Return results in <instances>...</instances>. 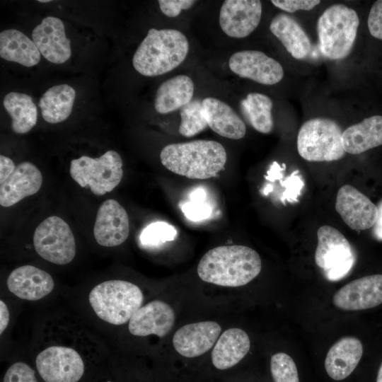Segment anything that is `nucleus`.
<instances>
[{
  "instance_id": "nucleus-47",
  "label": "nucleus",
  "mask_w": 382,
  "mask_h": 382,
  "mask_svg": "<svg viewBox=\"0 0 382 382\" xmlns=\"http://www.w3.org/2000/svg\"><path fill=\"white\" fill-rule=\"evenodd\" d=\"M37 1L40 3H48L50 1V0H38Z\"/></svg>"
},
{
  "instance_id": "nucleus-42",
  "label": "nucleus",
  "mask_w": 382,
  "mask_h": 382,
  "mask_svg": "<svg viewBox=\"0 0 382 382\" xmlns=\"http://www.w3.org/2000/svg\"><path fill=\"white\" fill-rule=\"evenodd\" d=\"M9 322V311L6 304L0 301V333L6 330Z\"/></svg>"
},
{
  "instance_id": "nucleus-16",
  "label": "nucleus",
  "mask_w": 382,
  "mask_h": 382,
  "mask_svg": "<svg viewBox=\"0 0 382 382\" xmlns=\"http://www.w3.org/2000/svg\"><path fill=\"white\" fill-rule=\"evenodd\" d=\"M32 39L40 54L53 64H63L71 57V42L59 18H44L33 29Z\"/></svg>"
},
{
  "instance_id": "nucleus-20",
  "label": "nucleus",
  "mask_w": 382,
  "mask_h": 382,
  "mask_svg": "<svg viewBox=\"0 0 382 382\" xmlns=\"http://www.w3.org/2000/svg\"><path fill=\"white\" fill-rule=\"evenodd\" d=\"M42 184L38 168L30 162L18 165L13 173L0 184V204L9 207L23 198L37 193Z\"/></svg>"
},
{
  "instance_id": "nucleus-23",
  "label": "nucleus",
  "mask_w": 382,
  "mask_h": 382,
  "mask_svg": "<svg viewBox=\"0 0 382 382\" xmlns=\"http://www.w3.org/2000/svg\"><path fill=\"white\" fill-rule=\"evenodd\" d=\"M270 30L294 58L303 59L310 54L311 40L292 16L283 13L277 14L270 24Z\"/></svg>"
},
{
  "instance_id": "nucleus-10",
  "label": "nucleus",
  "mask_w": 382,
  "mask_h": 382,
  "mask_svg": "<svg viewBox=\"0 0 382 382\" xmlns=\"http://www.w3.org/2000/svg\"><path fill=\"white\" fill-rule=\"evenodd\" d=\"M37 371L45 382H78L84 372L81 355L74 349L51 346L36 357Z\"/></svg>"
},
{
  "instance_id": "nucleus-7",
  "label": "nucleus",
  "mask_w": 382,
  "mask_h": 382,
  "mask_svg": "<svg viewBox=\"0 0 382 382\" xmlns=\"http://www.w3.org/2000/svg\"><path fill=\"white\" fill-rule=\"evenodd\" d=\"M122 160L120 154L109 150L99 158L82 156L71 161V178L81 187H89L96 195L111 192L123 176Z\"/></svg>"
},
{
  "instance_id": "nucleus-27",
  "label": "nucleus",
  "mask_w": 382,
  "mask_h": 382,
  "mask_svg": "<svg viewBox=\"0 0 382 382\" xmlns=\"http://www.w3.org/2000/svg\"><path fill=\"white\" fill-rule=\"evenodd\" d=\"M41 54L27 35L16 29H8L0 33V57L26 67L37 65Z\"/></svg>"
},
{
  "instance_id": "nucleus-34",
  "label": "nucleus",
  "mask_w": 382,
  "mask_h": 382,
  "mask_svg": "<svg viewBox=\"0 0 382 382\" xmlns=\"http://www.w3.org/2000/svg\"><path fill=\"white\" fill-rule=\"evenodd\" d=\"M3 382H37L35 371L27 364H13L4 374Z\"/></svg>"
},
{
  "instance_id": "nucleus-36",
  "label": "nucleus",
  "mask_w": 382,
  "mask_h": 382,
  "mask_svg": "<svg viewBox=\"0 0 382 382\" xmlns=\"http://www.w3.org/2000/svg\"><path fill=\"white\" fill-rule=\"evenodd\" d=\"M184 215L190 220L198 221L209 218L212 207L204 200H190L181 207Z\"/></svg>"
},
{
  "instance_id": "nucleus-3",
  "label": "nucleus",
  "mask_w": 382,
  "mask_h": 382,
  "mask_svg": "<svg viewBox=\"0 0 382 382\" xmlns=\"http://www.w3.org/2000/svg\"><path fill=\"white\" fill-rule=\"evenodd\" d=\"M188 51V40L180 30L151 28L136 50L132 64L143 76H157L178 66Z\"/></svg>"
},
{
  "instance_id": "nucleus-18",
  "label": "nucleus",
  "mask_w": 382,
  "mask_h": 382,
  "mask_svg": "<svg viewBox=\"0 0 382 382\" xmlns=\"http://www.w3.org/2000/svg\"><path fill=\"white\" fill-rule=\"evenodd\" d=\"M175 313L167 303L154 300L139 308L129 321V332L135 336L155 335L163 337L172 330Z\"/></svg>"
},
{
  "instance_id": "nucleus-38",
  "label": "nucleus",
  "mask_w": 382,
  "mask_h": 382,
  "mask_svg": "<svg viewBox=\"0 0 382 382\" xmlns=\"http://www.w3.org/2000/svg\"><path fill=\"white\" fill-rule=\"evenodd\" d=\"M276 7L289 13L296 11H309L320 3L319 0H272L271 1Z\"/></svg>"
},
{
  "instance_id": "nucleus-12",
  "label": "nucleus",
  "mask_w": 382,
  "mask_h": 382,
  "mask_svg": "<svg viewBox=\"0 0 382 382\" xmlns=\"http://www.w3.org/2000/svg\"><path fill=\"white\" fill-rule=\"evenodd\" d=\"M262 3L258 0H226L219 13V22L229 37L243 38L258 26Z\"/></svg>"
},
{
  "instance_id": "nucleus-40",
  "label": "nucleus",
  "mask_w": 382,
  "mask_h": 382,
  "mask_svg": "<svg viewBox=\"0 0 382 382\" xmlns=\"http://www.w3.org/2000/svg\"><path fill=\"white\" fill-rule=\"evenodd\" d=\"M16 166L8 157L0 156V184L4 183L15 170Z\"/></svg>"
},
{
  "instance_id": "nucleus-45",
  "label": "nucleus",
  "mask_w": 382,
  "mask_h": 382,
  "mask_svg": "<svg viewBox=\"0 0 382 382\" xmlns=\"http://www.w3.org/2000/svg\"><path fill=\"white\" fill-rule=\"evenodd\" d=\"M272 190V185L268 184L266 185L263 190H262V194L265 195H267Z\"/></svg>"
},
{
  "instance_id": "nucleus-43",
  "label": "nucleus",
  "mask_w": 382,
  "mask_h": 382,
  "mask_svg": "<svg viewBox=\"0 0 382 382\" xmlns=\"http://www.w3.org/2000/svg\"><path fill=\"white\" fill-rule=\"evenodd\" d=\"M377 207L378 218L374 226V233L378 238L382 239V201Z\"/></svg>"
},
{
  "instance_id": "nucleus-29",
  "label": "nucleus",
  "mask_w": 382,
  "mask_h": 382,
  "mask_svg": "<svg viewBox=\"0 0 382 382\" xmlns=\"http://www.w3.org/2000/svg\"><path fill=\"white\" fill-rule=\"evenodd\" d=\"M3 105L11 117V127L15 133H28L36 125L37 110L29 95L10 92L4 96Z\"/></svg>"
},
{
  "instance_id": "nucleus-2",
  "label": "nucleus",
  "mask_w": 382,
  "mask_h": 382,
  "mask_svg": "<svg viewBox=\"0 0 382 382\" xmlns=\"http://www.w3.org/2000/svg\"><path fill=\"white\" fill-rule=\"evenodd\" d=\"M162 164L173 173L190 179H208L224 168L227 155L224 147L212 140L171 144L160 153Z\"/></svg>"
},
{
  "instance_id": "nucleus-5",
  "label": "nucleus",
  "mask_w": 382,
  "mask_h": 382,
  "mask_svg": "<svg viewBox=\"0 0 382 382\" xmlns=\"http://www.w3.org/2000/svg\"><path fill=\"white\" fill-rule=\"evenodd\" d=\"M359 18L352 8L342 4L328 7L317 22L321 53L332 60L347 57L355 42Z\"/></svg>"
},
{
  "instance_id": "nucleus-35",
  "label": "nucleus",
  "mask_w": 382,
  "mask_h": 382,
  "mask_svg": "<svg viewBox=\"0 0 382 382\" xmlns=\"http://www.w3.org/2000/svg\"><path fill=\"white\" fill-rule=\"evenodd\" d=\"M299 170L294 171L284 180H281L282 185L285 188L282 194V201L289 202H298V197L304 186V182L302 178L298 175Z\"/></svg>"
},
{
  "instance_id": "nucleus-11",
  "label": "nucleus",
  "mask_w": 382,
  "mask_h": 382,
  "mask_svg": "<svg viewBox=\"0 0 382 382\" xmlns=\"http://www.w3.org/2000/svg\"><path fill=\"white\" fill-rule=\"evenodd\" d=\"M228 66L239 76L265 85L277 83L284 76L282 65L257 50H242L233 54Z\"/></svg>"
},
{
  "instance_id": "nucleus-8",
  "label": "nucleus",
  "mask_w": 382,
  "mask_h": 382,
  "mask_svg": "<svg viewBox=\"0 0 382 382\" xmlns=\"http://www.w3.org/2000/svg\"><path fill=\"white\" fill-rule=\"evenodd\" d=\"M318 245L315 253L316 265L330 281L345 277L352 270L355 256L345 236L337 228L325 225L317 231Z\"/></svg>"
},
{
  "instance_id": "nucleus-17",
  "label": "nucleus",
  "mask_w": 382,
  "mask_h": 382,
  "mask_svg": "<svg viewBox=\"0 0 382 382\" xmlns=\"http://www.w3.org/2000/svg\"><path fill=\"white\" fill-rule=\"evenodd\" d=\"M221 332V326L214 321L187 324L175 332L173 345L177 352L185 357H199L215 345Z\"/></svg>"
},
{
  "instance_id": "nucleus-46",
  "label": "nucleus",
  "mask_w": 382,
  "mask_h": 382,
  "mask_svg": "<svg viewBox=\"0 0 382 382\" xmlns=\"http://www.w3.org/2000/svg\"><path fill=\"white\" fill-rule=\"evenodd\" d=\"M376 382H382V363L378 371Z\"/></svg>"
},
{
  "instance_id": "nucleus-13",
  "label": "nucleus",
  "mask_w": 382,
  "mask_h": 382,
  "mask_svg": "<svg viewBox=\"0 0 382 382\" xmlns=\"http://www.w3.org/2000/svg\"><path fill=\"white\" fill-rule=\"evenodd\" d=\"M335 209L344 222L356 231L370 228L378 218V207L365 195L349 185L339 189Z\"/></svg>"
},
{
  "instance_id": "nucleus-39",
  "label": "nucleus",
  "mask_w": 382,
  "mask_h": 382,
  "mask_svg": "<svg viewBox=\"0 0 382 382\" xmlns=\"http://www.w3.org/2000/svg\"><path fill=\"white\" fill-rule=\"evenodd\" d=\"M196 1L194 0H159L158 3L161 11L166 16L174 18L178 16L182 10L189 9Z\"/></svg>"
},
{
  "instance_id": "nucleus-14",
  "label": "nucleus",
  "mask_w": 382,
  "mask_h": 382,
  "mask_svg": "<svg viewBox=\"0 0 382 382\" xmlns=\"http://www.w3.org/2000/svg\"><path fill=\"white\" fill-rule=\"evenodd\" d=\"M335 306L345 311H360L382 303V274H373L354 279L334 294Z\"/></svg>"
},
{
  "instance_id": "nucleus-21",
  "label": "nucleus",
  "mask_w": 382,
  "mask_h": 382,
  "mask_svg": "<svg viewBox=\"0 0 382 382\" xmlns=\"http://www.w3.org/2000/svg\"><path fill=\"white\" fill-rule=\"evenodd\" d=\"M363 354L361 341L347 336L338 340L330 348L325 359L328 375L335 381L348 377L355 369Z\"/></svg>"
},
{
  "instance_id": "nucleus-32",
  "label": "nucleus",
  "mask_w": 382,
  "mask_h": 382,
  "mask_svg": "<svg viewBox=\"0 0 382 382\" xmlns=\"http://www.w3.org/2000/svg\"><path fill=\"white\" fill-rule=\"evenodd\" d=\"M270 371L274 382H299L296 365L286 353L278 352L272 356Z\"/></svg>"
},
{
  "instance_id": "nucleus-44",
  "label": "nucleus",
  "mask_w": 382,
  "mask_h": 382,
  "mask_svg": "<svg viewBox=\"0 0 382 382\" xmlns=\"http://www.w3.org/2000/svg\"><path fill=\"white\" fill-rule=\"evenodd\" d=\"M205 197L206 192L202 188L193 190L190 195V200H204Z\"/></svg>"
},
{
  "instance_id": "nucleus-15",
  "label": "nucleus",
  "mask_w": 382,
  "mask_h": 382,
  "mask_svg": "<svg viewBox=\"0 0 382 382\" xmlns=\"http://www.w3.org/2000/svg\"><path fill=\"white\" fill-rule=\"evenodd\" d=\"M129 222L125 208L115 199H107L99 207L93 227L97 243L105 247H115L128 238Z\"/></svg>"
},
{
  "instance_id": "nucleus-6",
  "label": "nucleus",
  "mask_w": 382,
  "mask_h": 382,
  "mask_svg": "<svg viewBox=\"0 0 382 382\" xmlns=\"http://www.w3.org/2000/svg\"><path fill=\"white\" fill-rule=\"evenodd\" d=\"M340 125L327 117H315L305 122L297 136V150L305 160L314 162L333 161L346 154Z\"/></svg>"
},
{
  "instance_id": "nucleus-31",
  "label": "nucleus",
  "mask_w": 382,
  "mask_h": 382,
  "mask_svg": "<svg viewBox=\"0 0 382 382\" xmlns=\"http://www.w3.org/2000/svg\"><path fill=\"white\" fill-rule=\"evenodd\" d=\"M179 133L186 137H193L203 131L207 125L202 110V101L191 100L180 110Z\"/></svg>"
},
{
  "instance_id": "nucleus-25",
  "label": "nucleus",
  "mask_w": 382,
  "mask_h": 382,
  "mask_svg": "<svg viewBox=\"0 0 382 382\" xmlns=\"http://www.w3.org/2000/svg\"><path fill=\"white\" fill-rule=\"evenodd\" d=\"M346 153L359 154L382 145V115H374L347 127L342 133Z\"/></svg>"
},
{
  "instance_id": "nucleus-4",
  "label": "nucleus",
  "mask_w": 382,
  "mask_h": 382,
  "mask_svg": "<svg viewBox=\"0 0 382 382\" xmlns=\"http://www.w3.org/2000/svg\"><path fill=\"white\" fill-rule=\"evenodd\" d=\"M143 300V293L138 286L118 279L97 284L88 295L90 305L97 316L115 325L129 322L141 307Z\"/></svg>"
},
{
  "instance_id": "nucleus-41",
  "label": "nucleus",
  "mask_w": 382,
  "mask_h": 382,
  "mask_svg": "<svg viewBox=\"0 0 382 382\" xmlns=\"http://www.w3.org/2000/svg\"><path fill=\"white\" fill-rule=\"evenodd\" d=\"M286 166L284 163V167L282 168L277 162L274 161L271 165L270 168L267 172V174L265 176V179L271 182H274L276 180H281L283 178L282 172L284 170Z\"/></svg>"
},
{
  "instance_id": "nucleus-30",
  "label": "nucleus",
  "mask_w": 382,
  "mask_h": 382,
  "mask_svg": "<svg viewBox=\"0 0 382 382\" xmlns=\"http://www.w3.org/2000/svg\"><path fill=\"white\" fill-rule=\"evenodd\" d=\"M243 112L250 125L257 132L267 134L273 129L272 102L266 95L250 93L241 101Z\"/></svg>"
},
{
  "instance_id": "nucleus-1",
  "label": "nucleus",
  "mask_w": 382,
  "mask_h": 382,
  "mask_svg": "<svg viewBox=\"0 0 382 382\" xmlns=\"http://www.w3.org/2000/svg\"><path fill=\"white\" fill-rule=\"evenodd\" d=\"M259 254L245 245H222L207 251L199 262L197 274L208 283L237 287L247 284L261 271Z\"/></svg>"
},
{
  "instance_id": "nucleus-22",
  "label": "nucleus",
  "mask_w": 382,
  "mask_h": 382,
  "mask_svg": "<svg viewBox=\"0 0 382 382\" xmlns=\"http://www.w3.org/2000/svg\"><path fill=\"white\" fill-rule=\"evenodd\" d=\"M202 110L208 126L221 137L240 139L246 132L244 122L222 100L208 97L202 101Z\"/></svg>"
},
{
  "instance_id": "nucleus-37",
  "label": "nucleus",
  "mask_w": 382,
  "mask_h": 382,
  "mask_svg": "<svg viewBox=\"0 0 382 382\" xmlns=\"http://www.w3.org/2000/svg\"><path fill=\"white\" fill-rule=\"evenodd\" d=\"M370 34L382 40V0H378L372 5L367 20Z\"/></svg>"
},
{
  "instance_id": "nucleus-28",
  "label": "nucleus",
  "mask_w": 382,
  "mask_h": 382,
  "mask_svg": "<svg viewBox=\"0 0 382 382\" xmlns=\"http://www.w3.org/2000/svg\"><path fill=\"white\" fill-rule=\"evenodd\" d=\"M75 98L74 88L68 84H59L50 88L39 101L43 119L51 124L66 120L72 112Z\"/></svg>"
},
{
  "instance_id": "nucleus-33",
  "label": "nucleus",
  "mask_w": 382,
  "mask_h": 382,
  "mask_svg": "<svg viewBox=\"0 0 382 382\" xmlns=\"http://www.w3.org/2000/svg\"><path fill=\"white\" fill-rule=\"evenodd\" d=\"M177 236L174 226L164 221H156L148 225L140 234V241L144 245L156 246L172 241Z\"/></svg>"
},
{
  "instance_id": "nucleus-9",
  "label": "nucleus",
  "mask_w": 382,
  "mask_h": 382,
  "mask_svg": "<svg viewBox=\"0 0 382 382\" xmlns=\"http://www.w3.org/2000/svg\"><path fill=\"white\" fill-rule=\"evenodd\" d=\"M33 245L42 258L56 265L69 263L76 254L74 234L69 224L57 216L45 219L37 226Z\"/></svg>"
},
{
  "instance_id": "nucleus-19",
  "label": "nucleus",
  "mask_w": 382,
  "mask_h": 382,
  "mask_svg": "<svg viewBox=\"0 0 382 382\" xmlns=\"http://www.w3.org/2000/svg\"><path fill=\"white\" fill-rule=\"evenodd\" d=\"M6 284L12 294L28 301L41 299L50 294L54 287L50 274L29 265L13 270L7 278Z\"/></svg>"
},
{
  "instance_id": "nucleus-26",
  "label": "nucleus",
  "mask_w": 382,
  "mask_h": 382,
  "mask_svg": "<svg viewBox=\"0 0 382 382\" xmlns=\"http://www.w3.org/2000/svg\"><path fill=\"white\" fill-rule=\"evenodd\" d=\"M194 83L186 75H178L163 82L158 88L154 108L161 114H166L182 108L193 97Z\"/></svg>"
},
{
  "instance_id": "nucleus-24",
  "label": "nucleus",
  "mask_w": 382,
  "mask_h": 382,
  "mask_svg": "<svg viewBox=\"0 0 382 382\" xmlns=\"http://www.w3.org/2000/svg\"><path fill=\"white\" fill-rule=\"evenodd\" d=\"M250 341L242 329L232 328L218 338L212 352V361L218 369L224 370L237 364L247 354Z\"/></svg>"
}]
</instances>
